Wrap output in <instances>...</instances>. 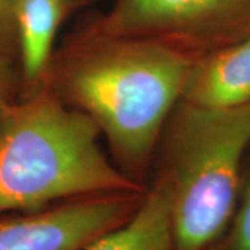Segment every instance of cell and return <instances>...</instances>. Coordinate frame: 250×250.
<instances>
[{"mask_svg":"<svg viewBox=\"0 0 250 250\" xmlns=\"http://www.w3.org/2000/svg\"><path fill=\"white\" fill-rule=\"evenodd\" d=\"M249 32L250 0H114L82 36L150 39L193 56Z\"/></svg>","mask_w":250,"mask_h":250,"instance_id":"obj_4","label":"cell"},{"mask_svg":"<svg viewBox=\"0 0 250 250\" xmlns=\"http://www.w3.org/2000/svg\"><path fill=\"white\" fill-rule=\"evenodd\" d=\"M159 177L170 193L172 250H210L231 223L250 146V102L207 107L181 100L167 121Z\"/></svg>","mask_w":250,"mask_h":250,"instance_id":"obj_3","label":"cell"},{"mask_svg":"<svg viewBox=\"0 0 250 250\" xmlns=\"http://www.w3.org/2000/svg\"><path fill=\"white\" fill-rule=\"evenodd\" d=\"M145 193H99L0 215V250H83L128 221Z\"/></svg>","mask_w":250,"mask_h":250,"instance_id":"obj_5","label":"cell"},{"mask_svg":"<svg viewBox=\"0 0 250 250\" xmlns=\"http://www.w3.org/2000/svg\"><path fill=\"white\" fill-rule=\"evenodd\" d=\"M83 250H172L170 193L164 179L159 177L146 189L128 221L99 236Z\"/></svg>","mask_w":250,"mask_h":250,"instance_id":"obj_8","label":"cell"},{"mask_svg":"<svg viewBox=\"0 0 250 250\" xmlns=\"http://www.w3.org/2000/svg\"><path fill=\"white\" fill-rule=\"evenodd\" d=\"M18 4L20 0H0V60L11 64L18 56Z\"/></svg>","mask_w":250,"mask_h":250,"instance_id":"obj_10","label":"cell"},{"mask_svg":"<svg viewBox=\"0 0 250 250\" xmlns=\"http://www.w3.org/2000/svg\"><path fill=\"white\" fill-rule=\"evenodd\" d=\"M16 83L17 81L11 62L0 60V124L6 114V110L14 100H17L14 96Z\"/></svg>","mask_w":250,"mask_h":250,"instance_id":"obj_11","label":"cell"},{"mask_svg":"<svg viewBox=\"0 0 250 250\" xmlns=\"http://www.w3.org/2000/svg\"><path fill=\"white\" fill-rule=\"evenodd\" d=\"M98 125L42 83L14 100L0 124V215L75 197L143 192L100 147Z\"/></svg>","mask_w":250,"mask_h":250,"instance_id":"obj_2","label":"cell"},{"mask_svg":"<svg viewBox=\"0 0 250 250\" xmlns=\"http://www.w3.org/2000/svg\"><path fill=\"white\" fill-rule=\"evenodd\" d=\"M74 0H20L17 10L18 60L27 95L38 89L53 60L54 39Z\"/></svg>","mask_w":250,"mask_h":250,"instance_id":"obj_7","label":"cell"},{"mask_svg":"<svg viewBox=\"0 0 250 250\" xmlns=\"http://www.w3.org/2000/svg\"><path fill=\"white\" fill-rule=\"evenodd\" d=\"M210 250H250V167L242 175L241 190L231 223Z\"/></svg>","mask_w":250,"mask_h":250,"instance_id":"obj_9","label":"cell"},{"mask_svg":"<svg viewBox=\"0 0 250 250\" xmlns=\"http://www.w3.org/2000/svg\"><path fill=\"white\" fill-rule=\"evenodd\" d=\"M181 100L207 107H232L250 102V32L196 57Z\"/></svg>","mask_w":250,"mask_h":250,"instance_id":"obj_6","label":"cell"},{"mask_svg":"<svg viewBox=\"0 0 250 250\" xmlns=\"http://www.w3.org/2000/svg\"><path fill=\"white\" fill-rule=\"evenodd\" d=\"M193 56L150 39L83 38L50 62L43 83L98 125L126 177L141 184Z\"/></svg>","mask_w":250,"mask_h":250,"instance_id":"obj_1","label":"cell"}]
</instances>
